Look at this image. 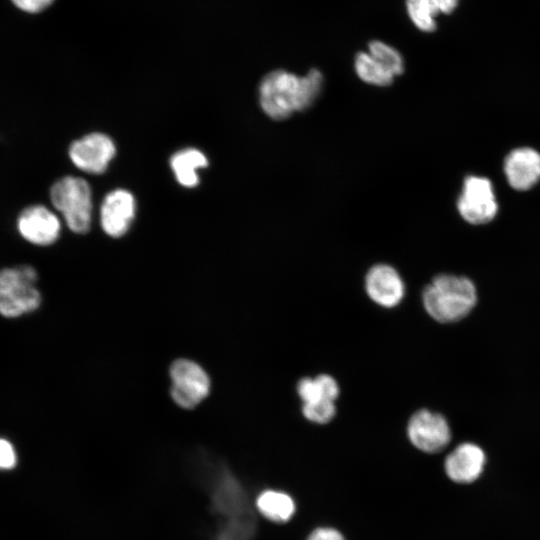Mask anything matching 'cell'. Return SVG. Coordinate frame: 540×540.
<instances>
[{"label": "cell", "instance_id": "cell-1", "mask_svg": "<svg viewBox=\"0 0 540 540\" xmlns=\"http://www.w3.org/2000/svg\"><path fill=\"white\" fill-rule=\"evenodd\" d=\"M323 82V75L316 68L304 76L274 70L261 80L260 106L271 119L285 120L295 112L309 108L320 94Z\"/></svg>", "mask_w": 540, "mask_h": 540}, {"label": "cell", "instance_id": "cell-2", "mask_svg": "<svg viewBox=\"0 0 540 540\" xmlns=\"http://www.w3.org/2000/svg\"><path fill=\"white\" fill-rule=\"evenodd\" d=\"M477 302L474 283L465 276L440 274L422 291L427 314L440 323H453L466 317Z\"/></svg>", "mask_w": 540, "mask_h": 540}, {"label": "cell", "instance_id": "cell-3", "mask_svg": "<svg viewBox=\"0 0 540 540\" xmlns=\"http://www.w3.org/2000/svg\"><path fill=\"white\" fill-rule=\"evenodd\" d=\"M38 275L28 265L0 271V314L14 318L38 309L42 297L36 288Z\"/></svg>", "mask_w": 540, "mask_h": 540}, {"label": "cell", "instance_id": "cell-4", "mask_svg": "<svg viewBox=\"0 0 540 540\" xmlns=\"http://www.w3.org/2000/svg\"><path fill=\"white\" fill-rule=\"evenodd\" d=\"M50 199L71 231L84 234L90 229L92 196L84 179L73 176L61 178L51 187Z\"/></svg>", "mask_w": 540, "mask_h": 540}, {"label": "cell", "instance_id": "cell-5", "mask_svg": "<svg viewBox=\"0 0 540 540\" xmlns=\"http://www.w3.org/2000/svg\"><path fill=\"white\" fill-rule=\"evenodd\" d=\"M170 396L182 409L191 410L201 404L210 394L211 379L197 362L179 358L169 368Z\"/></svg>", "mask_w": 540, "mask_h": 540}, {"label": "cell", "instance_id": "cell-6", "mask_svg": "<svg viewBox=\"0 0 540 540\" xmlns=\"http://www.w3.org/2000/svg\"><path fill=\"white\" fill-rule=\"evenodd\" d=\"M457 209L460 216L472 225L491 222L499 209L492 182L484 176L466 177L457 200Z\"/></svg>", "mask_w": 540, "mask_h": 540}, {"label": "cell", "instance_id": "cell-7", "mask_svg": "<svg viewBox=\"0 0 540 540\" xmlns=\"http://www.w3.org/2000/svg\"><path fill=\"white\" fill-rule=\"evenodd\" d=\"M406 433L411 444L426 453L440 452L451 440L446 418L429 409H419L410 416Z\"/></svg>", "mask_w": 540, "mask_h": 540}, {"label": "cell", "instance_id": "cell-8", "mask_svg": "<svg viewBox=\"0 0 540 540\" xmlns=\"http://www.w3.org/2000/svg\"><path fill=\"white\" fill-rule=\"evenodd\" d=\"M364 288L369 299L383 308H395L404 299L405 282L393 266L385 263L373 265L364 278Z\"/></svg>", "mask_w": 540, "mask_h": 540}, {"label": "cell", "instance_id": "cell-9", "mask_svg": "<svg viewBox=\"0 0 540 540\" xmlns=\"http://www.w3.org/2000/svg\"><path fill=\"white\" fill-rule=\"evenodd\" d=\"M116 152L112 139L102 133H91L76 141L69 148V156L79 169L92 174L103 173Z\"/></svg>", "mask_w": 540, "mask_h": 540}, {"label": "cell", "instance_id": "cell-10", "mask_svg": "<svg viewBox=\"0 0 540 540\" xmlns=\"http://www.w3.org/2000/svg\"><path fill=\"white\" fill-rule=\"evenodd\" d=\"M17 228L21 236L36 245H50L60 234V221L49 209L34 205L24 209L18 217Z\"/></svg>", "mask_w": 540, "mask_h": 540}, {"label": "cell", "instance_id": "cell-11", "mask_svg": "<svg viewBox=\"0 0 540 540\" xmlns=\"http://www.w3.org/2000/svg\"><path fill=\"white\" fill-rule=\"evenodd\" d=\"M503 169L514 190H529L540 181V152L531 147L515 148L505 157Z\"/></svg>", "mask_w": 540, "mask_h": 540}, {"label": "cell", "instance_id": "cell-12", "mask_svg": "<svg viewBox=\"0 0 540 540\" xmlns=\"http://www.w3.org/2000/svg\"><path fill=\"white\" fill-rule=\"evenodd\" d=\"M134 214L133 195L123 189L114 190L106 195L101 206L102 228L110 237H121L128 231Z\"/></svg>", "mask_w": 540, "mask_h": 540}, {"label": "cell", "instance_id": "cell-13", "mask_svg": "<svg viewBox=\"0 0 540 540\" xmlns=\"http://www.w3.org/2000/svg\"><path fill=\"white\" fill-rule=\"evenodd\" d=\"M485 464L483 450L473 443L458 445L445 460L448 477L457 483H470L482 473Z\"/></svg>", "mask_w": 540, "mask_h": 540}, {"label": "cell", "instance_id": "cell-14", "mask_svg": "<svg viewBox=\"0 0 540 540\" xmlns=\"http://www.w3.org/2000/svg\"><path fill=\"white\" fill-rule=\"evenodd\" d=\"M459 0H406V10L412 23L423 32L436 29V17L450 14L457 7Z\"/></svg>", "mask_w": 540, "mask_h": 540}, {"label": "cell", "instance_id": "cell-15", "mask_svg": "<svg viewBox=\"0 0 540 540\" xmlns=\"http://www.w3.org/2000/svg\"><path fill=\"white\" fill-rule=\"evenodd\" d=\"M296 392L302 404L335 402L340 395V386L332 375L322 373L301 378L296 385Z\"/></svg>", "mask_w": 540, "mask_h": 540}, {"label": "cell", "instance_id": "cell-16", "mask_svg": "<svg viewBox=\"0 0 540 540\" xmlns=\"http://www.w3.org/2000/svg\"><path fill=\"white\" fill-rule=\"evenodd\" d=\"M177 181L185 187L199 183L197 170L208 165L206 156L195 148H186L175 153L170 160Z\"/></svg>", "mask_w": 540, "mask_h": 540}, {"label": "cell", "instance_id": "cell-17", "mask_svg": "<svg viewBox=\"0 0 540 540\" xmlns=\"http://www.w3.org/2000/svg\"><path fill=\"white\" fill-rule=\"evenodd\" d=\"M256 507L265 518L275 523L289 521L296 509L292 497L277 490H266L259 494Z\"/></svg>", "mask_w": 540, "mask_h": 540}, {"label": "cell", "instance_id": "cell-18", "mask_svg": "<svg viewBox=\"0 0 540 540\" xmlns=\"http://www.w3.org/2000/svg\"><path fill=\"white\" fill-rule=\"evenodd\" d=\"M354 68L363 82L374 86H389L395 78L368 51L357 53Z\"/></svg>", "mask_w": 540, "mask_h": 540}, {"label": "cell", "instance_id": "cell-19", "mask_svg": "<svg viewBox=\"0 0 540 540\" xmlns=\"http://www.w3.org/2000/svg\"><path fill=\"white\" fill-rule=\"evenodd\" d=\"M368 52L394 77L403 73V57L394 47L376 40L369 43Z\"/></svg>", "mask_w": 540, "mask_h": 540}, {"label": "cell", "instance_id": "cell-20", "mask_svg": "<svg viewBox=\"0 0 540 540\" xmlns=\"http://www.w3.org/2000/svg\"><path fill=\"white\" fill-rule=\"evenodd\" d=\"M301 412L303 417L315 424H327L336 415V404L333 401H323L310 404H302Z\"/></svg>", "mask_w": 540, "mask_h": 540}, {"label": "cell", "instance_id": "cell-21", "mask_svg": "<svg viewBox=\"0 0 540 540\" xmlns=\"http://www.w3.org/2000/svg\"><path fill=\"white\" fill-rule=\"evenodd\" d=\"M17 457L10 442L0 438V469H10L16 464Z\"/></svg>", "mask_w": 540, "mask_h": 540}, {"label": "cell", "instance_id": "cell-22", "mask_svg": "<svg viewBox=\"0 0 540 540\" xmlns=\"http://www.w3.org/2000/svg\"><path fill=\"white\" fill-rule=\"evenodd\" d=\"M53 0H12V2L19 9L29 12L37 13L48 7Z\"/></svg>", "mask_w": 540, "mask_h": 540}, {"label": "cell", "instance_id": "cell-23", "mask_svg": "<svg viewBox=\"0 0 540 540\" xmlns=\"http://www.w3.org/2000/svg\"><path fill=\"white\" fill-rule=\"evenodd\" d=\"M307 540H345L342 534L329 527H321L315 529Z\"/></svg>", "mask_w": 540, "mask_h": 540}]
</instances>
